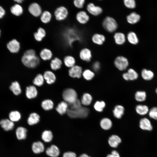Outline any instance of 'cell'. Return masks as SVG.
Segmentation results:
<instances>
[{
    "instance_id": "obj_44",
    "label": "cell",
    "mask_w": 157,
    "mask_h": 157,
    "mask_svg": "<svg viewBox=\"0 0 157 157\" xmlns=\"http://www.w3.org/2000/svg\"><path fill=\"white\" fill-rule=\"evenodd\" d=\"M92 100L91 96L88 93H84L83 95L81 102V104L85 105L88 106L90 104Z\"/></svg>"
},
{
    "instance_id": "obj_43",
    "label": "cell",
    "mask_w": 157,
    "mask_h": 157,
    "mask_svg": "<svg viewBox=\"0 0 157 157\" xmlns=\"http://www.w3.org/2000/svg\"><path fill=\"white\" fill-rule=\"evenodd\" d=\"M20 113L17 111H13L11 112L9 115V119L13 122L19 121L21 118Z\"/></svg>"
},
{
    "instance_id": "obj_40",
    "label": "cell",
    "mask_w": 157,
    "mask_h": 157,
    "mask_svg": "<svg viewBox=\"0 0 157 157\" xmlns=\"http://www.w3.org/2000/svg\"><path fill=\"white\" fill-rule=\"evenodd\" d=\"M64 62L67 67L71 68L74 66L76 63L74 58L71 56H67L64 58Z\"/></svg>"
},
{
    "instance_id": "obj_6",
    "label": "cell",
    "mask_w": 157,
    "mask_h": 157,
    "mask_svg": "<svg viewBox=\"0 0 157 157\" xmlns=\"http://www.w3.org/2000/svg\"><path fill=\"white\" fill-rule=\"evenodd\" d=\"M68 15V11L67 9L63 6L57 7L54 12L55 19L59 21H63L66 19Z\"/></svg>"
},
{
    "instance_id": "obj_18",
    "label": "cell",
    "mask_w": 157,
    "mask_h": 157,
    "mask_svg": "<svg viewBox=\"0 0 157 157\" xmlns=\"http://www.w3.org/2000/svg\"><path fill=\"white\" fill-rule=\"evenodd\" d=\"M33 152L35 154H39L43 152L44 150V146L42 142L38 141L34 142L32 146Z\"/></svg>"
},
{
    "instance_id": "obj_34",
    "label": "cell",
    "mask_w": 157,
    "mask_h": 157,
    "mask_svg": "<svg viewBox=\"0 0 157 157\" xmlns=\"http://www.w3.org/2000/svg\"><path fill=\"white\" fill-rule=\"evenodd\" d=\"M62 64L61 60L58 58L55 57L51 60L50 65L52 70H56L61 67Z\"/></svg>"
},
{
    "instance_id": "obj_28",
    "label": "cell",
    "mask_w": 157,
    "mask_h": 157,
    "mask_svg": "<svg viewBox=\"0 0 157 157\" xmlns=\"http://www.w3.org/2000/svg\"><path fill=\"white\" fill-rule=\"evenodd\" d=\"M40 116L35 113H33L29 115L27 123L30 125H33L38 123L40 121Z\"/></svg>"
},
{
    "instance_id": "obj_25",
    "label": "cell",
    "mask_w": 157,
    "mask_h": 157,
    "mask_svg": "<svg viewBox=\"0 0 157 157\" xmlns=\"http://www.w3.org/2000/svg\"><path fill=\"white\" fill-rule=\"evenodd\" d=\"M142 78L145 81H149L154 77V74L151 70L146 69H143L141 73Z\"/></svg>"
},
{
    "instance_id": "obj_9",
    "label": "cell",
    "mask_w": 157,
    "mask_h": 157,
    "mask_svg": "<svg viewBox=\"0 0 157 157\" xmlns=\"http://www.w3.org/2000/svg\"><path fill=\"white\" fill-rule=\"evenodd\" d=\"M7 47L10 52L16 53L18 52L20 49V44L17 40L13 39L8 43Z\"/></svg>"
},
{
    "instance_id": "obj_58",
    "label": "cell",
    "mask_w": 157,
    "mask_h": 157,
    "mask_svg": "<svg viewBox=\"0 0 157 157\" xmlns=\"http://www.w3.org/2000/svg\"><path fill=\"white\" fill-rule=\"evenodd\" d=\"M155 92L157 94V87L155 89Z\"/></svg>"
},
{
    "instance_id": "obj_59",
    "label": "cell",
    "mask_w": 157,
    "mask_h": 157,
    "mask_svg": "<svg viewBox=\"0 0 157 157\" xmlns=\"http://www.w3.org/2000/svg\"><path fill=\"white\" fill-rule=\"evenodd\" d=\"M1 35V30H0V36Z\"/></svg>"
},
{
    "instance_id": "obj_20",
    "label": "cell",
    "mask_w": 157,
    "mask_h": 157,
    "mask_svg": "<svg viewBox=\"0 0 157 157\" xmlns=\"http://www.w3.org/2000/svg\"><path fill=\"white\" fill-rule=\"evenodd\" d=\"M40 58L44 60H49L52 57L53 53L49 49L44 48L42 49L40 53Z\"/></svg>"
},
{
    "instance_id": "obj_39",
    "label": "cell",
    "mask_w": 157,
    "mask_h": 157,
    "mask_svg": "<svg viewBox=\"0 0 157 157\" xmlns=\"http://www.w3.org/2000/svg\"><path fill=\"white\" fill-rule=\"evenodd\" d=\"M100 125L103 129L108 130L111 128L112 126V122L110 119L106 118H104L101 120Z\"/></svg>"
},
{
    "instance_id": "obj_32",
    "label": "cell",
    "mask_w": 157,
    "mask_h": 157,
    "mask_svg": "<svg viewBox=\"0 0 157 157\" xmlns=\"http://www.w3.org/2000/svg\"><path fill=\"white\" fill-rule=\"evenodd\" d=\"M10 11L14 15L19 16L22 15L23 12L22 7L19 4H16L10 8Z\"/></svg>"
},
{
    "instance_id": "obj_21",
    "label": "cell",
    "mask_w": 157,
    "mask_h": 157,
    "mask_svg": "<svg viewBox=\"0 0 157 157\" xmlns=\"http://www.w3.org/2000/svg\"><path fill=\"white\" fill-rule=\"evenodd\" d=\"M46 32L43 28L40 27L37 29V31L33 33L35 40L38 42H41L46 35Z\"/></svg>"
},
{
    "instance_id": "obj_8",
    "label": "cell",
    "mask_w": 157,
    "mask_h": 157,
    "mask_svg": "<svg viewBox=\"0 0 157 157\" xmlns=\"http://www.w3.org/2000/svg\"><path fill=\"white\" fill-rule=\"evenodd\" d=\"M28 10L32 16L35 17L40 16L42 12L40 6L36 2L31 3L28 7Z\"/></svg>"
},
{
    "instance_id": "obj_10",
    "label": "cell",
    "mask_w": 157,
    "mask_h": 157,
    "mask_svg": "<svg viewBox=\"0 0 157 157\" xmlns=\"http://www.w3.org/2000/svg\"><path fill=\"white\" fill-rule=\"evenodd\" d=\"M88 11L91 15L94 16H97L100 14L102 12V9L100 7L96 6L92 3L88 4L87 6Z\"/></svg>"
},
{
    "instance_id": "obj_26",
    "label": "cell",
    "mask_w": 157,
    "mask_h": 157,
    "mask_svg": "<svg viewBox=\"0 0 157 157\" xmlns=\"http://www.w3.org/2000/svg\"><path fill=\"white\" fill-rule=\"evenodd\" d=\"M135 110L137 113L138 115H144L148 113L149 109L147 106L139 104L136 106Z\"/></svg>"
},
{
    "instance_id": "obj_29",
    "label": "cell",
    "mask_w": 157,
    "mask_h": 157,
    "mask_svg": "<svg viewBox=\"0 0 157 157\" xmlns=\"http://www.w3.org/2000/svg\"><path fill=\"white\" fill-rule=\"evenodd\" d=\"M140 18L139 14L135 12H132L127 16L126 19L129 23L134 24L138 22Z\"/></svg>"
},
{
    "instance_id": "obj_15",
    "label": "cell",
    "mask_w": 157,
    "mask_h": 157,
    "mask_svg": "<svg viewBox=\"0 0 157 157\" xmlns=\"http://www.w3.org/2000/svg\"><path fill=\"white\" fill-rule=\"evenodd\" d=\"M47 155L51 157H58L60 151L58 148L55 145L53 144L47 148L46 150Z\"/></svg>"
},
{
    "instance_id": "obj_42",
    "label": "cell",
    "mask_w": 157,
    "mask_h": 157,
    "mask_svg": "<svg viewBox=\"0 0 157 157\" xmlns=\"http://www.w3.org/2000/svg\"><path fill=\"white\" fill-rule=\"evenodd\" d=\"M127 39L131 44H136L138 42V39L136 34L133 32H129L127 34Z\"/></svg>"
},
{
    "instance_id": "obj_2",
    "label": "cell",
    "mask_w": 157,
    "mask_h": 157,
    "mask_svg": "<svg viewBox=\"0 0 157 157\" xmlns=\"http://www.w3.org/2000/svg\"><path fill=\"white\" fill-rule=\"evenodd\" d=\"M89 112V110L88 108L81 106L75 110H71L68 108L66 113L68 116L71 118H85L87 116Z\"/></svg>"
},
{
    "instance_id": "obj_22",
    "label": "cell",
    "mask_w": 157,
    "mask_h": 157,
    "mask_svg": "<svg viewBox=\"0 0 157 157\" xmlns=\"http://www.w3.org/2000/svg\"><path fill=\"white\" fill-rule=\"evenodd\" d=\"M27 130L22 126L17 127L16 131V135L19 140H22L26 138L27 136Z\"/></svg>"
},
{
    "instance_id": "obj_12",
    "label": "cell",
    "mask_w": 157,
    "mask_h": 157,
    "mask_svg": "<svg viewBox=\"0 0 157 157\" xmlns=\"http://www.w3.org/2000/svg\"><path fill=\"white\" fill-rule=\"evenodd\" d=\"M82 72V68L80 66L74 65L70 68L69 70V74L71 77L80 78Z\"/></svg>"
},
{
    "instance_id": "obj_13",
    "label": "cell",
    "mask_w": 157,
    "mask_h": 157,
    "mask_svg": "<svg viewBox=\"0 0 157 157\" xmlns=\"http://www.w3.org/2000/svg\"><path fill=\"white\" fill-rule=\"evenodd\" d=\"M76 19L77 21L80 24H85L89 21L90 17L85 11H81L77 13Z\"/></svg>"
},
{
    "instance_id": "obj_11",
    "label": "cell",
    "mask_w": 157,
    "mask_h": 157,
    "mask_svg": "<svg viewBox=\"0 0 157 157\" xmlns=\"http://www.w3.org/2000/svg\"><path fill=\"white\" fill-rule=\"evenodd\" d=\"M138 76L137 72L132 68L129 69L127 72L123 74V78L126 81H134L137 79Z\"/></svg>"
},
{
    "instance_id": "obj_57",
    "label": "cell",
    "mask_w": 157,
    "mask_h": 157,
    "mask_svg": "<svg viewBox=\"0 0 157 157\" xmlns=\"http://www.w3.org/2000/svg\"><path fill=\"white\" fill-rule=\"evenodd\" d=\"M14 1L18 3V4H20V3H22L23 1H24V0H14Z\"/></svg>"
},
{
    "instance_id": "obj_47",
    "label": "cell",
    "mask_w": 157,
    "mask_h": 157,
    "mask_svg": "<svg viewBox=\"0 0 157 157\" xmlns=\"http://www.w3.org/2000/svg\"><path fill=\"white\" fill-rule=\"evenodd\" d=\"M105 106V104L104 101H97L94 104V107L97 111L102 112Z\"/></svg>"
},
{
    "instance_id": "obj_37",
    "label": "cell",
    "mask_w": 157,
    "mask_h": 157,
    "mask_svg": "<svg viewBox=\"0 0 157 157\" xmlns=\"http://www.w3.org/2000/svg\"><path fill=\"white\" fill-rule=\"evenodd\" d=\"M135 98L138 102H143L146 100L147 98L146 93L144 91H138L135 93Z\"/></svg>"
},
{
    "instance_id": "obj_5",
    "label": "cell",
    "mask_w": 157,
    "mask_h": 157,
    "mask_svg": "<svg viewBox=\"0 0 157 157\" xmlns=\"http://www.w3.org/2000/svg\"><path fill=\"white\" fill-rule=\"evenodd\" d=\"M65 32L64 37L68 44L71 46L74 42L79 40L80 37L77 32L74 29H68Z\"/></svg>"
},
{
    "instance_id": "obj_54",
    "label": "cell",
    "mask_w": 157,
    "mask_h": 157,
    "mask_svg": "<svg viewBox=\"0 0 157 157\" xmlns=\"http://www.w3.org/2000/svg\"><path fill=\"white\" fill-rule=\"evenodd\" d=\"M93 68L95 71H98L100 68V64L98 62H95L92 66Z\"/></svg>"
},
{
    "instance_id": "obj_7",
    "label": "cell",
    "mask_w": 157,
    "mask_h": 157,
    "mask_svg": "<svg viewBox=\"0 0 157 157\" xmlns=\"http://www.w3.org/2000/svg\"><path fill=\"white\" fill-rule=\"evenodd\" d=\"M114 63L115 67L121 71L125 70L129 65V62L127 59L122 56L117 57L115 58Z\"/></svg>"
},
{
    "instance_id": "obj_33",
    "label": "cell",
    "mask_w": 157,
    "mask_h": 157,
    "mask_svg": "<svg viewBox=\"0 0 157 157\" xmlns=\"http://www.w3.org/2000/svg\"><path fill=\"white\" fill-rule=\"evenodd\" d=\"M40 17L41 21L45 24L49 22L52 18L51 13L48 10H45L43 12Z\"/></svg>"
},
{
    "instance_id": "obj_14",
    "label": "cell",
    "mask_w": 157,
    "mask_h": 157,
    "mask_svg": "<svg viewBox=\"0 0 157 157\" xmlns=\"http://www.w3.org/2000/svg\"><path fill=\"white\" fill-rule=\"evenodd\" d=\"M139 126L143 130L150 131L153 129V127L150 120L144 117L141 119L139 122Z\"/></svg>"
},
{
    "instance_id": "obj_38",
    "label": "cell",
    "mask_w": 157,
    "mask_h": 157,
    "mask_svg": "<svg viewBox=\"0 0 157 157\" xmlns=\"http://www.w3.org/2000/svg\"><path fill=\"white\" fill-rule=\"evenodd\" d=\"M41 138L44 142H50L51 141L53 138L52 133L50 130H45L42 133Z\"/></svg>"
},
{
    "instance_id": "obj_52",
    "label": "cell",
    "mask_w": 157,
    "mask_h": 157,
    "mask_svg": "<svg viewBox=\"0 0 157 157\" xmlns=\"http://www.w3.org/2000/svg\"><path fill=\"white\" fill-rule=\"evenodd\" d=\"M63 157H76V154L72 151H67L64 153Z\"/></svg>"
},
{
    "instance_id": "obj_17",
    "label": "cell",
    "mask_w": 157,
    "mask_h": 157,
    "mask_svg": "<svg viewBox=\"0 0 157 157\" xmlns=\"http://www.w3.org/2000/svg\"><path fill=\"white\" fill-rule=\"evenodd\" d=\"M79 56L82 60L86 62H89L92 57L91 51L88 48H83L80 51Z\"/></svg>"
},
{
    "instance_id": "obj_55",
    "label": "cell",
    "mask_w": 157,
    "mask_h": 157,
    "mask_svg": "<svg viewBox=\"0 0 157 157\" xmlns=\"http://www.w3.org/2000/svg\"><path fill=\"white\" fill-rule=\"evenodd\" d=\"M5 14L4 9L2 7L0 6V19L2 18Z\"/></svg>"
},
{
    "instance_id": "obj_31",
    "label": "cell",
    "mask_w": 157,
    "mask_h": 157,
    "mask_svg": "<svg viewBox=\"0 0 157 157\" xmlns=\"http://www.w3.org/2000/svg\"><path fill=\"white\" fill-rule=\"evenodd\" d=\"M114 38L115 43L118 45L124 44L126 41L125 35L121 32L115 33L114 35Z\"/></svg>"
},
{
    "instance_id": "obj_36",
    "label": "cell",
    "mask_w": 157,
    "mask_h": 157,
    "mask_svg": "<svg viewBox=\"0 0 157 157\" xmlns=\"http://www.w3.org/2000/svg\"><path fill=\"white\" fill-rule=\"evenodd\" d=\"M10 89L13 94L16 95H19L21 92V89L19 83L17 81L13 82L10 87Z\"/></svg>"
},
{
    "instance_id": "obj_45",
    "label": "cell",
    "mask_w": 157,
    "mask_h": 157,
    "mask_svg": "<svg viewBox=\"0 0 157 157\" xmlns=\"http://www.w3.org/2000/svg\"><path fill=\"white\" fill-rule=\"evenodd\" d=\"M44 80L43 76L41 74H38L34 79L33 83L36 86H40L43 85Z\"/></svg>"
},
{
    "instance_id": "obj_24",
    "label": "cell",
    "mask_w": 157,
    "mask_h": 157,
    "mask_svg": "<svg viewBox=\"0 0 157 157\" xmlns=\"http://www.w3.org/2000/svg\"><path fill=\"white\" fill-rule=\"evenodd\" d=\"M68 108V104L64 101H62L58 104L56 109L60 115H63L67 113Z\"/></svg>"
},
{
    "instance_id": "obj_49",
    "label": "cell",
    "mask_w": 157,
    "mask_h": 157,
    "mask_svg": "<svg viewBox=\"0 0 157 157\" xmlns=\"http://www.w3.org/2000/svg\"><path fill=\"white\" fill-rule=\"evenodd\" d=\"M148 114L150 117L157 120V107L154 106L151 108L149 110Z\"/></svg>"
},
{
    "instance_id": "obj_41",
    "label": "cell",
    "mask_w": 157,
    "mask_h": 157,
    "mask_svg": "<svg viewBox=\"0 0 157 157\" xmlns=\"http://www.w3.org/2000/svg\"><path fill=\"white\" fill-rule=\"evenodd\" d=\"M54 104L50 99H47L43 100L41 103V106L43 109L49 110L52 109L53 107Z\"/></svg>"
},
{
    "instance_id": "obj_4",
    "label": "cell",
    "mask_w": 157,
    "mask_h": 157,
    "mask_svg": "<svg viewBox=\"0 0 157 157\" xmlns=\"http://www.w3.org/2000/svg\"><path fill=\"white\" fill-rule=\"evenodd\" d=\"M102 24L105 29L110 33L114 32L117 28L118 26L116 20L113 17L109 16H107L104 19Z\"/></svg>"
},
{
    "instance_id": "obj_19",
    "label": "cell",
    "mask_w": 157,
    "mask_h": 157,
    "mask_svg": "<svg viewBox=\"0 0 157 157\" xmlns=\"http://www.w3.org/2000/svg\"><path fill=\"white\" fill-rule=\"evenodd\" d=\"M38 91L36 87L33 85H30L26 87V95L29 99L34 98L36 97Z\"/></svg>"
},
{
    "instance_id": "obj_3",
    "label": "cell",
    "mask_w": 157,
    "mask_h": 157,
    "mask_svg": "<svg viewBox=\"0 0 157 157\" xmlns=\"http://www.w3.org/2000/svg\"><path fill=\"white\" fill-rule=\"evenodd\" d=\"M62 97L64 101L68 104H71L77 99V95L76 91L72 88H67L63 92Z\"/></svg>"
},
{
    "instance_id": "obj_27",
    "label": "cell",
    "mask_w": 157,
    "mask_h": 157,
    "mask_svg": "<svg viewBox=\"0 0 157 157\" xmlns=\"http://www.w3.org/2000/svg\"><path fill=\"white\" fill-rule=\"evenodd\" d=\"M121 142V138L117 135H112L108 140V142L110 146L112 147H117Z\"/></svg>"
},
{
    "instance_id": "obj_35",
    "label": "cell",
    "mask_w": 157,
    "mask_h": 157,
    "mask_svg": "<svg viewBox=\"0 0 157 157\" xmlns=\"http://www.w3.org/2000/svg\"><path fill=\"white\" fill-rule=\"evenodd\" d=\"M124 108L122 106L117 105L115 107L113 110V115L116 118L120 119L124 114Z\"/></svg>"
},
{
    "instance_id": "obj_48",
    "label": "cell",
    "mask_w": 157,
    "mask_h": 157,
    "mask_svg": "<svg viewBox=\"0 0 157 157\" xmlns=\"http://www.w3.org/2000/svg\"><path fill=\"white\" fill-rule=\"evenodd\" d=\"M83 75L84 78L87 80H91L94 77V73L89 69H86L83 72Z\"/></svg>"
},
{
    "instance_id": "obj_51",
    "label": "cell",
    "mask_w": 157,
    "mask_h": 157,
    "mask_svg": "<svg viewBox=\"0 0 157 157\" xmlns=\"http://www.w3.org/2000/svg\"><path fill=\"white\" fill-rule=\"evenodd\" d=\"M85 1L84 0H75L73 1V3L76 7L81 8L83 7Z\"/></svg>"
},
{
    "instance_id": "obj_23",
    "label": "cell",
    "mask_w": 157,
    "mask_h": 157,
    "mask_svg": "<svg viewBox=\"0 0 157 157\" xmlns=\"http://www.w3.org/2000/svg\"><path fill=\"white\" fill-rule=\"evenodd\" d=\"M43 76L44 79L48 84H51L53 83L56 80L55 74L51 71H45Z\"/></svg>"
},
{
    "instance_id": "obj_50",
    "label": "cell",
    "mask_w": 157,
    "mask_h": 157,
    "mask_svg": "<svg viewBox=\"0 0 157 157\" xmlns=\"http://www.w3.org/2000/svg\"><path fill=\"white\" fill-rule=\"evenodd\" d=\"M124 3L125 6L129 8L133 9L136 6L135 2L134 0H124Z\"/></svg>"
},
{
    "instance_id": "obj_1",
    "label": "cell",
    "mask_w": 157,
    "mask_h": 157,
    "mask_svg": "<svg viewBox=\"0 0 157 157\" xmlns=\"http://www.w3.org/2000/svg\"><path fill=\"white\" fill-rule=\"evenodd\" d=\"M21 60L24 65L31 68L36 67L40 62V59L36 55L35 51L32 49L27 50L24 52Z\"/></svg>"
},
{
    "instance_id": "obj_46",
    "label": "cell",
    "mask_w": 157,
    "mask_h": 157,
    "mask_svg": "<svg viewBox=\"0 0 157 157\" xmlns=\"http://www.w3.org/2000/svg\"><path fill=\"white\" fill-rule=\"evenodd\" d=\"M81 101L77 99L73 103L68 104V108L71 110H75L80 108L81 106Z\"/></svg>"
},
{
    "instance_id": "obj_16",
    "label": "cell",
    "mask_w": 157,
    "mask_h": 157,
    "mask_svg": "<svg viewBox=\"0 0 157 157\" xmlns=\"http://www.w3.org/2000/svg\"><path fill=\"white\" fill-rule=\"evenodd\" d=\"M0 125L1 127L6 131L12 130L14 126V122L10 119H2L0 121Z\"/></svg>"
},
{
    "instance_id": "obj_56",
    "label": "cell",
    "mask_w": 157,
    "mask_h": 157,
    "mask_svg": "<svg viewBox=\"0 0 157 157\" xmlns=\"http://www.w3.org/2000/svg\"><path fill=\"white\" fill-rule=\"evenodd\" d=\"M79 157H91L90 156H89L87 154H83L80 155Z\"/></svg>"
},
{
    "instance_id": "obj_30",
    "label": "cell",
    "mask_w": 157,
    "mask_h": 157,
    "mask_svg": "<svg viewBox=\"0 0 157 157\" xmlns=\"http://www.w3.org/2000/svg\"><path fill=\"white\" fill-rule=\"evenodd\" d=\"M92 41L94 43L99 45H101L105 42V38L103 35L95 33L92 36Z\"/></svg>"
},
{
    "instance_id": "obj_53",
    "label": "cell",
    "mask_w": 157,
    "mask_h": 157,
    "mask_svg": "<svg viewBox=\"0 0 157 157\" xmlns=\"http://www.w3.org/2000/svg\"><path fill=\"white\" fill-rule=\"evenodd\" d=\"M106 157H120L119 153L115 150L113 151L111 154L108 155Z\"/></svg>"
}]
</instances>
